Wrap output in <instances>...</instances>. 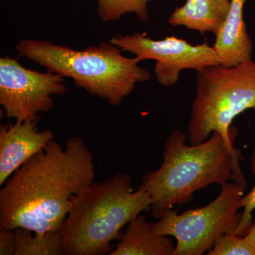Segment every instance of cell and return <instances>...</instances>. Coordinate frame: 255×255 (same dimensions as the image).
<instances>
[{
    "mask_svg": "<svg viewBox=\"0 0 255 255\" xmlns=\"http://www.w3.org/2000/svg\"><path fill=\"white\" fill-rule=\"evenodd\" d=\"M91 150L80 137L55 140L22 164L0 190V227L59 232L75 194L95 182Z\"/></svg>",
    "mask_w": 255,
    "mask_h": 255,
    "instance_id": "obj_1",
    "label": "cell"
},
{
    "mask_svg": "<svg viewBox=\"0 0 255 255\" xmlns=\"http://www.w3.org/2000/svg\"><path fill=\"white\" fill-rule=\"evenodd\" d=\"M187 135L174 130L167 139L163 162L144 175L140 187L150 196V214L159 219L174 206L192 201L194 193L213 184H246L241 165V151L214 132L201 143H186Z\"/></svg>",
    "mask_w": 255,
    "mask_h": 255,
    "instance_id": "obj_2",
    "label": "cell"
},
{
    "mask_svg": "<svg viewBox=\"0 0 255 255\" xmlns=\"http://www.w3.org/2000/svg\"><path fill=\"white\" fill-rule=\"evenodd\" d=\"M151 199L142 187L134 191L125 172L94 182L75 194L60 230L64 255L110 254L121 230L143 211Z\"/></svg>",
    "mask_w": 255,
    "mask_h": 255,
    "instance_id": "obj_3",
    "label": "cell"
},
{
    "mask_svg": "<svg viewBox=\"0 0 255 255\" xmlns=\"http://www.w3.org/2000/svg\"><path fill=\"white\" fill-rule=\"evenodd\" d=\"M19 56L45 67L48 71L73 79L75 85L90 95L118 107L137 84L149 81L148 70L136 58H128L112 43L75 50L48 41L21 40L15 46Z\"/></svg>",
    "mask_w": 255,
    "mask_h": 255,
    "instance_id": "obj_4",
    "label": "cell"
},
{
    "mask_svg": "<svg viewBox=\"0 0 255 255\" xmlns=\"http://www.w3.org/2000/svg\"><path fill=\"white\" fill-rule=\"evenodd\" d=\"M255 108V63L250 60L228 67H208L196 75L188 137L192 145L207 140L214 132L234 145L237 129L233 120Z\"/></svg>",
    "mask_w": 255,
    "mask_h": 255,
    "instance_id": "obj_5",
    "label": "cell"
},
{
    "mask_svg": "<svg viewBox=\"0 0 255 255\" xmlns=\"http://www.w3.org/2000/svg\"><path fill=\"white\" fill-rule=\"evenodd\" d=\"M246 184L229 182L221 186L216 199L204 207L182 214L170 209L158 221L152 223L161 236L175 238L174 255H202L211 251L224 235L235 232L241 222L240 202Z\"/></svg>",
    "mask_w": 255,
    "mask_h": 255,
    "instance_id": "obj_6",
    "label": "cell"
},
{
    "mask_svg": "<svg viewBox=\"0 0 255 255\" xmlns=\"http://www.w3.org/2000/svg\"><path fill=\"white\" fill-rule=\"evenodd\" d=\"M66 92L63 75L33 71L11 57L0 59V105L7 118L39 121L38 114L54 107L52 97Z\"/></svg>",
    "mask_w": 255,
    "mask_h": 255,
    "instance_id": "obj_7",
    "label": "cell"
},
{
    "mask_svg": "<svg viewBox=\"0 0 255 255\" xmlns=\"http://www.w3.org/2000/svg\"><path fill=\"white\" fill-rule=\"evenodd\" d=\"M110 43L122 51L133 53L139 62L155 60L156 78L164 87L175 85L183 70L199 72L208 67L220 65L214 46L206 42L193 46L186 40L174 36L156 41L145 33H135L114 37Z\"/></svg>",
    "mask_w": 255,
    "mask_h": 255,
    "instance_id": "obj_8",
    "label": "cell"
},
{
    "mask_svg": "<svg viewBox=\"0 0 255 255\" xmlns=\"http://www.w3.org/2000/svg\"><path fill=\"white\" fill-rule=\"evenodd\" d=\"M38 122L15 121V123L0 127V185L54 140V134L50 129L38 130Z\"/></svg>",
    "mask_w": 255,
    "mask_h": 255,
    "instance_id": "obj_9",
    "label": "cell"
},
{
    "mask_svg": "<svg viewBox=\"0 0 255 255\" xmlns=\"http://www.w3.org/2000/svg\"><path fill=\"white\" fill-rule=\"evenodd\" d=\"M246 0H231L226 21L216 35L214 45L220 65L231 67L252 59L253 43L243 17Z\"/></svg>",
    "mask_w": 255,
    "mask_h": 255,
    "instance_id": "obj_10",
    "label": "cell"
},
{
    "mask_svg": "<svg viewBox=\"0 0 255 255\" xmlns=\"http://www.w3.org/2000/svg\"><path fill=\"white\" fill-rule=\"evenodd\" d=\"M231 7V0H187L169 16L168 23L174 27L188 29L215 36L226 21Z\"/></svg>",
    "mask_w": 255,
    "mask_h": 255,
    "instance_id": "obj_11",
    "label": "cell"
},
{
    "mask_svg": "<svg viewBox=\"0 0 255 255\" xmlns=\"http://www.w3.org/2000/svg\"><path fill=\"white\" fill-rule=\"evenodd\" d=\"M176 245L169 236L154 231L152 223L139 215L128 224L111 255H174Z\"/></svg>",
    "mask_w": 255,
    "mask_h": 255,
    "instance_id": "obj_12",
    "label": "cell"
},
{
    "mask_svg": "<svg viewBox=\"0 0 255 255\" xmlns=\"http://www.w3.org/2000/svg\"><path fill=\"white\" fill-rule=\"evenodd\" d=\"M16 247L14 255H61L63 243L59 232L37 233L15 228Z\"/></svg>",
    "mask_w": 255,
    "mask_h": 255,
    "instance_id": "obj_13",
    "label": "cell"
},
{
    "mask_svg": "<svg viewBox=\"0 0 255 255\" xmlns=\"http://www.w3.org/2000/svg\"><path fill=\"white\" fill-rule=\"evenodd\" d=\"M156 0H98L99 16L104 21L120 19L127 13H134L142 21H148L147 4Z\"/></svg>",
    "mask_w": 255,
    "mask_h": 255,
    "instance_id": "obj_14",
    "label": "cell"
},
{
    "mask_svg": "<svg viewBox=\"0 0 255 255\" xmlns=\"http://www.w3.org/2000/svg\"><path fill=\"white\" fill-rule=\"evenodd\" d=\"M208 255H255V249L245 236L234 232L224 235L216 242Z\"/></svg>",
    "mask_w": 255,
    "mask_h": 255,
    "instance_id": "obj_15",
    "label": "cell"
},
{
    "mask_svg": "<svg viewBox=\"0 0 255 255\" xmlns=\"http://www.w3.org/2000/svg\"><path fill=\"white\" fill-rule=\"evenodd\" d=\"M252 172L255 174V148L252 155ZM241 208H243L241 222L235 231V234L239 236H245L251 229L253 225V211L255 210V185L249 192L245 194L240 202Z\"/></svg>",
    "mask_w": 255,
    "mask_h": 255,
    "instance_id": "obj_16",
    "label": "cell"
},
{
    "mask_svg": "<svg viewBox=\"0 0 255 255\" xmlns=\"http://www.w3.org/2000/svg\"><path fill=\"white\" fill-rule=\"evenodd\" d=\"M15 247V230L0 227V255H14Z\"/></svg>",
    "mask_w": 255,
    "mask_h": 255,
    "instance_id": "obj_17",
    "label": "cell"
},
{
    "mask_svg": "<svg viewBox=\"0 0 255 255\" xmlns=\"http://www.w3.org/2000/svg\"><path fill=\"white\" fill-rule=\"evenodd\" d=\"M245 237L248 240V241L251 243L252 246L254 247L255 249V220L254 223L252 225L251 229L249 230Z\"/></svg>",
    "mask_w": 255,
    "mask_h": 255,
    "instance_id": "obj_18",
    "label": "cell"
}]
</instances>
